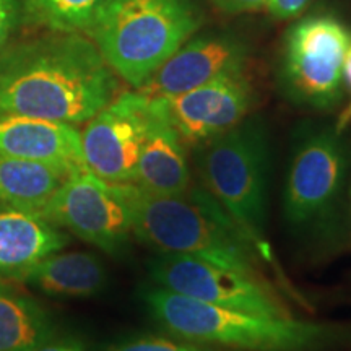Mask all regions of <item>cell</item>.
<instances>
[{
  "label": "cell",
  "instance_id": "4fadbf2b",
  "mask_svg": "<svg viewBox=\"0 0 351 351\" xmlns=\"http://www.w3.org/2000/svg\"><path fill=\"white\" fill-rule=\"evenodd\" d=\"M0 155L52 166L67 176L88 171L82 132L72 124L39 117L0 116Z\"/></svg>",
  "mask_w": 351,
  "mask_h": 351
},
{
  "label": "cell",
  "instance_id": "5bb4252c",
  "mask_svg": "<svg viewBox=\"0 0 351 351\" xmlns=\"http://www.w3.org/2000/svg\"><path fill=\"white\" fill-rule=\"evenodd\" d=\"M67 244L69 236L39 212L0 204V280L23 282L36 263Z\"/></svg>",
  "mask_w": 351,
  "mask_h": 351
},
{
  "label": "cell",
  "instance_id": "ac0fdd59",
  "mask_svg": "<svg viewBox=\"0 0 351 351\" xmlns=\"http://www.w3.org/2000/svg\"><path fill=\"white\" fill-rule=\"evenodd\" d=\"M67 178L52 166L0 155V204L41 213Z\"/></svg>",
  "mask_w": 351,
  "mask_h": 351
},
{
  "label": "cell",
  "instance_id": "7c38bea8",
  "mask_svg": "<svg viewBox=\"0 0 351 351\" xmlns=\"http://www.w3.org/2000/svg\"><path fill=\"white\" fill-rule=\"evenodd\" d=\"M249 46L231 32L194 34L138 88L148 98H168L205 85L225 73L243 70Z\"/></svg>",
  "mask_w": 351,
  "mask_h": 351
},
{
  "label": "cell",
  "instance_id": "2e32d148",
  "mask_svg": "<svg viewBox=\"0 0 351 351\" xmlns=\"http://www.w3.org/2000/svg\"><path fill=\"white\" fill-rule=\"evenodd\" d=\"M23 283L49 296L91 298L104 291L108 270L95 254L59 251L36 263Z\"/></svg>",
  "mask_w": 351,
  "mask_h": 351
},
{
  "label": "cell",
  "instance_id": "e0dca14e",
  "mask_svg": "<svg viewBox=\"0 0 351 351\" xmlns=\"http://www.w3.org/2000/svg\"><path fill=\"white\" fill-rule=\"evenodd\" d=\"M56 333L43 306L0 280V351H34Z\"/></svg>",
  "mask_w": 351,
  "mask_h": 351
},
{
  "label": "cell",
  "instance_id": "8fae6325",
  "mask_svg": "<svg viewBox=\"0 0 351 351\" xmlns=\"http://www.w3.org/2000/svg\"><path fill=\"white\" fill-rule=\"evenodd\" d=\"M158 99L186 148L195 150L243 122L251 112L256 93L243 69L186 93Z\"/></svg>",
  "mask_w": 351,
  "mask_h": 351
},
{
  "label": "cell",
  "instance_id": "cb8c5ba5",
  "mask_svg": "<svg viewBox=\"0 0 351 351\" xmlns=\"http://www.w3.org/2000/svg\"><path fill=\"white\" fill-rule=\"evenodd\" d=\"M219 10L226 13H243L254 12L265 7L269 0H212Z\"/></svg>",
  "mask_w": 351,
  "mask_h": 351
},
{
  "label": "cell",
  "instance_id": "6da1fadb",
  "mask_svg": "<svg viewBox=\"0 0 351 351\" xmlns=\"http://www.w3.org/2000/svg\"><path fill=\"white\" fill-rule=\"evenodd\" d=\"M119 83L82 33H52L10 44L0 54V116L83 124L117 96Z\"/></svg>",
  "mask_w": 351,
  "mask_h": 351
},
{
  "label": "cell",
  "instance_id": "30bf717a",
  "mask_svg": "<svg viewBox=\"0 0 351 351\" xmlns=\"http://www.w3.org/2000/svg\"><path fill=\"white\" fill-rule=\"evenodd\" d=\"M150 124L152 98L138 90L116 96L82 132L88 171L108 182L134 184Z\"/></svg>",
  "mask_w": 351,
  "mask_h": 351
},
{
  "label": "cell",
  "instance_id": "ffe728a7",
  "mask_svg": "<svg viewBox=\"0 0 351 351\" xmlns=\"http://www.w3.org/2000/svg\"><path fill=\"white\" fill-rule=\"evenodd\" d=\"M104 351H221L217 346L195 343V341L169 335H140L121 340Z\"/></svg>",
  "mask_w": 351,
  "mask_h": 351
},
{
  "label": "cell",
  "instance_id": "603a6c76",
  "mask_svg": "<svg viewBox=\"0 0 351 351\" xmlns=\"http://www.w3.org/2000/svg\"><path fill=\"white\" fill-rule=\"evenodd\" d=\"M34 351H88L85 343L78 340L77 337H57V333L52 339H49L46 343L38 346Z\"/></svg>",
  "mask_w": 351,
  "mask_h": 351
},
{
  "label": "cell",
  "instance_id": "d6986e66",
  "mask_svg": "<svg viewBox=\"0 0 351 351\" xmlns=\"http://www.w3.org/2000/svg\"><path fill=\"white\" fill-rule=\"evenodd\" d=\"M103 0H21V26L52 33H86Z\"/></svg>",
  "mask_w": 351,
  "mask_h": 351
},
{
  "label": "cell",
  "instance_id": "3957f363",
  "mask_svg": "<svg viewBox=\"0 0 351 351\" xmlns=\"http://www.w3.org/2000/svg\"><path fill=\"white\" fill-rule=\"evenodd\" d=\"M134 236L160 254L197 257L258 276L252 245L200 184L179 195L152 194L135 184Z\"/></svg>",
  "mask_w": 351,
  "mask_h": 351
},
{
  "label": "cell",
  "instance_id": "9c48e42d",
  "mask_svg": "<svg viewBox=\"0 0 351 351\" xmlns=\"http://www.w3.org/2000/svg\"><path fill=\"white\" fill-rule=\"evenodd\" d=\"M148 270L156 287L192 300L243 313L291 317L274 289L257 275L178 254H160Z\"/></svg>",
  "mask_w": 351,
  "mask_h": 351
},
{
  "label": "cell",
  "instance_id": "8992f818",
  "mask_svg": "<svg viewBox=\"0 0 351 351\" xmlns=\"http://www.w3.org/2000/svg\"><path fill=\"white\" fill-rule=\"evenodd\" d=\"M135 184L108 182L90 171L70 176L41 215L101 251L119 256L134 236Z\"/></svg>",
  "mask_w": 351,
  "mask_h": 351
},
{
  "label": "cell",
  "instance_id": "7a4b0ae2",
  "mask_svg": "<svg viewBox=\"0 0 351 351\" xmlns=\"http://www.w3.org/2000/svg\"><path fill=\"white\" fill-rule=\"evenodd\" d=\"M140 296L150 317L168 335L217 348L317 351L337 340V332L324 324L207 304L156 285L142 288Z\"/></svg>",
  "mask_w": 351,
  "mask_h": 351
},
{
  "label": "cell",
  "instance_id": "44dd1931",
  "mask_svg": "<svg viewBox=\"0 0 351 351\" xmlns=\"http://www.w3.org/2000/svg\"><path fill=\"white\" fill-rule=\"evenodd\" d=\"M19 26H21V0H0V54L10 46Z\"/></svg>",
  "mask_w": 351,
  "mask_h": 351
},
{
  "label": "cell",
  "instance_id": "52a82bcc",
  "mask_svg": "<svg viewBox=\"0 0 351 351\" xmlns=\"http://www.w3.org/2000/svg\"><path fill=\"white\" fill-rule=\"evenodd\" d=\"M351 38L330 16H311L289 29L285 39L280 83L301 106L328 109L341 98L343 67Z\"/></svg>",
  "mask_w": 351,
  "mask_h": 351
},
{
  "label": "cell",
  "instance_id": "9a60e30c",
  "mask_svg": "<svg viewBox=\"0 0 351 351\" xmlns=\"http://www.w3.org/2000/svg\"><path fill=\"white\" fill-rule=\"evenodd\" d=\"M134 184L160 195H179L194 186L186 145L169 124L158 98H152V124L140 152Z\"/></svg>",
  "mask_w": 351,
  "mask_h": 351
},
{
  "label": "cell",
  "instance_id": "ba28073f",
  "mask_svg": "<svg viewBox=\"0 0 351 351\" xmlns=\"http://www.w3.org/2000/svg\"><path fill=\"white\" fill-rule=\"evenodd\" d=\"M346 171L348 153L339 132H302L293 147L283 189V215L293 230L306 231L328 218Z\"/></svg>",
  "mask_w": 351,
  "mask_h": 351
},
{
  "label": "cell",
  "instance_id": "5b68a950",
  "mask_svg": "<svg viewBox=\"0 0 351 351\" xmlns=\"http://www.w3.org/2000/svg\"><path fill=\"white\" fill-rule=\"evenodd\" d=\"M200 186L252 245L257 257L274 265L267 239L270 143L262 117H245L226 134L195 148Z\"/></svg>",
  "mask_w": 351,
  "mask_h": 351
},
{
  "label": "cell",
  "instance_id": "7402d4cb",
  "mask_svg": "<svg viewBox=\"0 0 351 351\" xmlns=\"http://www.w3.org/2000/svg\"><path fill=\"white\" fill-rule=\"evenodd\" d=\"M311 0H269L267 7L276 20L295 19L304 10Z\"/></svg>",
  "mask_w": 351,
  "mask_h": 351
},
{
  "label": "cell",
  "instance_id": "277c9868",
  "mask_svg": "<svg viewBox=\"0 0 351 351\" xmlns=\"http://www.w3.org/2000/svg\"><path fill=\"white\" fill-rule=\"evenodd\" d=\"M204 20L197 0H103L86 34L114 73L138 90Z\"/></svg>",
  "mask_w": 351,
  "mask_h": 351
}]
</instances>
